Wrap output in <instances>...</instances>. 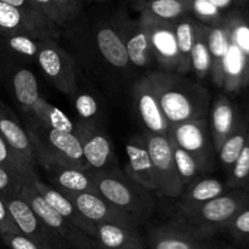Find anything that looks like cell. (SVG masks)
<instances>
[{
  "instance_id": "cell-30",
  "label": "cell",
  "mask_w": 249,
  "mask_h": 249,
  "mask_svg": "<svg viewBox=\"0 0 249 249\" xmlns=\"http://www.w3.org/2000/svg\"><path fill=\"white\" fill-rule=\"evenodd\" d=\"M41 41L34 40L21 34L0 33V51L18 66H29L36 63V53Z\"/></svg>"
},
{
  "instance_id": "cell-26",
  "label": "cell",
  "mask_w": 249,
  "mask_h": 249,
  "mask_svg": "<svg viewBox=\"0 0 249 249\" xmlns=\"http://www.w3.org/2000/svg\"><path fill=\"white\" fill-rule=\"evenodd\" d=\"M97 249H146L147 238L138 229L113 224L96 225Z\"/></svg>"
},
{
  "instance_id": "cell-13",
  "label": "cell",
  "mask_w": 249,
  "mask_h": 249,
  "mask_svg": "<svg viewBox=\"0 0 249 249\" xmlns=\"http://www.w3.org/2000/svg\"><path fill=\"white\" fill-rule=\"evenodd\" d=\"M5 204L22 236L40 249H71L19 196L5 198Z\"/></svg>"
},
{
  "instance_id": "cell-41",
  "label": "cell",
  "mask_w": 249,
  "mask_h": 249,
  "mask_svg": "<svg viewBox=\"0 0 249 249\" xmlns=\"http://www.w3.org/2000/svg\"><path fill=\"white\" fill-rule=\"evenodd\" d=\"M4 233H14V235H21L16 223L12 219L4 199L0 197V236Z\"/></svg>"
},
{
  "instance_id": "cell-45",
  "label": "cell",
  "mask_w": 249,
  "mask_h": 249,
  "mask_svg": "<svg viewBox=\"0 0 249 249\" xmlns=\"http://www.w3.org/2000/svg\"><path fill=\"white\" fill-rule=\"evenodd\" d=\"M243 85H245V88H248V89H249V61H248L247 67H246V71H245V78H243Z\"/></svg>"
},
{
  "instance_id": "cell-28",
  "label": "cell",
  "mask_w": 249,
  "mask_h": 249,
  "mask_svg": "<svg viewBox=\"0 0 249 249\" xmlns=\"http://www.w3.org/2000/svg\"><path fill=\"white\" fill-rule=\"evenodd\" d=\"M247 4L243 0H189V12L199 23L214 27L224 23L229 15Z\"/></svg>"
},
{
  "instance_id": "cell-35",
  "label": "cell",
  "mask_w": 249,
  "mask_h": 249,
  "mask_svg": "<svg viewBox=\"0 0 249 249\" xmlns=\"http://www.w3.org/2000/svg\"><path fill=\"white\" fill-rule=\"evenodd\" d=\"M208 26H204L198 22L191 53V70L194 71L198 83L211 75L212 58L208 46Z\"/></svg>"
},
{
  "instance_id": "cell-43",
  "label": "cell",
  "mask_w": 249,
  "mask_h": 249,
  "mask_svg": "<svg viewBox=\"0 0 249 249\" xmlns=\"http://www.w3.org/2000/svg\"><path fill=\"white\" fill-rule=\"evenodd\" d=\"M17 66L18 65L12 62L2 51H0V84H4L7 75H9L10 72H11L15 67H17Z\"/></svg>"
},
{
  "instance_id": "cell-38",
  "label": "cell",
  "mask_w": 249,
  "mask_h": 249,
  "mask_svg": "<svg viewBox=\"0 0 249 249\" xmlns=\"http://www.w3.org/2000/svg\"><path fill=\"white\" fill-rule=\"evenodd\" d=\"M229 190H249V140L226 175Z\"/></svg>"
},
{
  "instance_id": "cell-21",
  "label": "cell",
  "mask_w": 249,
  "mask_h": 249,
  "mask_svg": "<svg viewBox=\"0 0 249 249\" xmlns=\"http://www.w3.org/2000/svg\"><path fill=\"white\" fill-rule=\"evenodd\" d=\"M2 85L14 97L24 117L31 113L34 106L43 97L40 95L38 79L28 66L15 67Z\"/></svg>"
},
{
  "instance_id": "cell-27",
  "label": "cell",
  "mask_w": 249,
  "mask_h": 249,
  "mask_svg": "<svg viewBox=\"0 0 249 249\" xmlns=\"http://www.w3.org/2000/svg\"><path fill=\"white\" fill-rule=\"evenodd\" d=\"M32 4L58 32L70 28L82 16L88 2L83 0H32Z\"/></svg>"
},
{
  "instance_id": "cell-17",
  "label": "cell",
  "mask_w": 249,
  "mask_h": 249,
  "mask_svg": "<svg viewBox=\"0 0 249 249\" xmlns=\"http://www.w3.org/2000/svg\"><path fill=\"white\" fill-rule=\"evenodd\" d=\"M140 18L147 27L151 50L158 66L157 70L173 73L179 72L180 60L174 23L157 21L145 15H140Z\"/></svg>"
},
{
  "instance_id": "cell-42",
  "label": "cell",
  "mask_w": 249,
  "mask_h": 249,
  "mask_svg": "<svg viewBox=\"0 0 249 249\" xmlns=\"http://www.w3.org/2000/svg\"><path fill=\"white\" fill-rule=\"evenodd\" d=\"M0 242L9 249H40L24 236L14 235V233L1 235L0 236Z\"/></svg>"
},
{
  "instance_id": "cell-40",
  "label": "cell",
  "mask_w": 249,
  "mask_h": 249,
  "mask_svg": "<svg viewBox=\"0 0 249 249\" xmlns=\"http://www.w3.org/2000/svg\"><path fill=\"white\" fill-rule=\"evenodd\" d=\"M22 187H23V185L16 178L9 174L5 169L0 168V197L2 199L19 196Z\"/></svg>"
},
{
  "instance_id": "cell-36",
  "label": "cell",
  "mask_w": 249,
  "mask_h": 249,
  "mask_svg": "<svg viewBox=\"0 0 249 249\" xmlns=\"http://www.w3.org/2000/svg\"><path fill=\"white\" fill-rule=\"evenodd\" d=\"M0 168L16 178L23 186L32 185L36 179H39L36 169L29 168L1 136H0Z\"/></svg>"
},
{
  "instance_id": "cell-2",
  "label": "cell",
  "mask_w": 249,
  "mask_h": 249,
  "mask_svg": "<svg viewBox=\"0 0 249 249\" xmlns=\"http://www.w3.org/2000/svg\"><path fill=\"white\" fill-rule=\"evenodd\" d=\"M169 125L207 118L212 105L209 90L202 83L160 70L145 73Z\"/></svg>"
},
{
  "instance_id": "cell-5",
  "label": "cell",
  "mask_w": 249,
  "mask_h": 249,
  "mask_svg": "<svg viewBox=\"0 0 249 249\" xmlns=\"http://www.w3.org/2000/svg\"><path fill=\"white\" fill-rule=\"evenodd\" d=\"M0 33L21 34L43 43L57 41L60 32L32 0H0Z\"/></svg>"
},
{
  "instance_id": "cell-37",
  "label": "cell",
  "mask_w": 249,
  "mask_h": 249,
  "mask_svg": "<svg viewBox=\"0 0 249 249\" xmlns=\"http://www.w3.org/2000/svg\"><path fill=\"white\" fill-rule=\"evenodd\" d=\"M170 145H172L173 157H174L175 165H177L178 174H179L184 186L186 187L194 180L199 178V175L204 174V172L199 163L190 153H187L186 151L182 150L172 141H170Z\"/></svg>"
},
{
  "instance_id": "cell-3",
  "label": "cell",
  "mask_w": 249,
  "mask_h": 249,
  "mask_svg": "<svg viewBox=\"0 0 249 249\" xmlns=\"http://www.w3.org/2000/svg\"><path fill=\"white\" fill-rule=\"evenodd\" d=\"M97 194L130 214L142 225L152 216L156 199L152 192L143 189L128 177L119 167L102 172H91Z\"/></svg>"
},
{
  "instance_id": "cell-44",
  "label": "cell",
  "mask_w": 249,
  "mask_h": 249,
  "mask_svg": "<svg viewBox=\"0 0 249 249\" xmlns=\"http://www.w3.org/2000/svg\"><path fill=\"white\" fill-rule=\"evenodd\" d=\"M241 109H242L243 117H245V119H246V121H247V123H248V125H249V95H248V97H247V101H246L245 106L241 107Z\"/></svg>"
},
{
  "instance_id": "cell-18",
  "label": "cell",
  "mask_w": 249,
  "mask_h": 249,
  "mask_svg": "<svg viewBox=\"0 0 249 249\" xmlns=\"http://www.w3.org/2000/svg\"><path fill=\"white\" fill-rule=\"evenodd\" d=\"M241 119L242 109L230 96L220 94L213 100L209 109L208 123L215 152H218L224 141L236 130Z\"/></svg>"
},
{
  "instance_id": "cell-9",
  "label": "cell",
  "mask_w": 249,
  "mask_h": 249,
  "mask_svg": "<svg viewBox=\"0 0 249 249\" xmlns=\"http://www.w3.org/2000/svg\"><path fill=\"white\" fill-rule=\"evenodd\" d=\"M216 231L173 220L148 230L147 248L150 249H216L212 237Z\"/></svg>"
},
{
  "instance_id": "cell-11",
  "label": "cell",
  "mask_w": 249,
  "mask_h": 249,
  "mask_svg": "<svg viewBox=\"0 0 249 249\" xmlns=\"http://www.w3.org/2000/svg\"><path fill=\"white\" fill-rule=\"evenodd\" d=\"M168 139L190 153L204 173L211 172L214 168L216 152L207 118L170 125Z\"/></svg>"
},
{
  "instance_id": "cell-10",
  "label": "cell",
  "mask_w": 249,
  "mask_h": 249,
  "mask_svg": "<svg viewBox=\"0 0 249 249\" xmlns=\"http://www.w3.org/2000/svg\"><path fill=\"white\" fill-rule=\"evenodd\" d=\"M152 160L153 172L157 180V194L168 198H177L184 192L185 186L178 174L177 165L168 136L158 135L151 131L141 130Z\"/></svg>"
},
{
  "instance_id": "cell-34",
  "label": "cell",
  "mask_w": 249,
  "mask_h": 249,
  "mask_svg": "<svg viewBox=\"0 0 249 249\" xmlns=\"http://www.w3.org/2000/svg\"><path fill=\"white\" fill-rule=\"evenodd\" d=\"M249 140V125L247 121L245 119L242 114V119H241L240 124L236 128V130L224 141L221 147L216 152V157H218L219 162H220L221 167L225 170L226 175L230 172L232 168L233 163L241 155V152L245 148L246 143Z\"/></svg>"
},
{
  "instance_id": "cell-46",
  "label": "cell",
  "mask_w": 249,
  "mask_h": 249,
  "mask_svg": "<svg viewBox=\"0 0 249 249\" xmlns=\"http://www.w3.org/2000/svg\"><path fill=\"white\" fill-rule=\"evenodd\" d=\"M218 249H237V248H236L235 246L229 245V246H225V247H221V248H218Z\"/></svg>"
},
{
  "instance_id": "cell-15",
  "label": "cell",
  "mask_w": 249,
  "mask_h": 249,
  "mask_svg": "<svg viewBox=\"0 0 249 249\" xmlns=\"http://www.w3.org/2000/svg\"><path fill=\"white\" fill-rule=\"evenodd\" d=\"M61 194L70 199L77 207L78 211L94 225L113 224L129 229H138L141 225L130 214L109 203L100 195L73 194V192H61Z\"/></svg>"
},
{
  "instance_id": "cell-32",
  "label": "cell",
  "mask_w": 249,
  "mask_h": 249,
  "mask_svg": "<svg viewBox=\"0 0 249 249\" xmlns=\"http://www.w3.org/2000/svg\"><path fill=\"white\" fill-rule=\"evenodd\" d=\"M197 24L198 22L194 18L190 12L174 22V31L180 60L178 74H186L191 71V53L195 44V38H196Z\"/></svg>"
},
{
  "instance_id": "cell-39",
  "label": "cell",
  "mask_w": 249,
  "mask_h": 249,
  "mask_svg": "<svg viewBox=\"0 0 249 249\" xmlns=\"http://www.w3.org/2000/svg\"><path fill=\"white\" fill-rule=\"evenodd\" d=\"M224 231L233 238L236 245L249 249V206L241 211Z\"/></svg>"
},
{
  "instance_id": "cell-1",
  "label": "cell",
  "mask_w": 249,
  "mask_h": 249,
  "mask_svg": "<svg viewBox=\"0 0 249 249\" xmlns=\"http://www.w3.org/2000/svg\"><path fill=\"white\" fill-rule=\"evenodd\" d=\"M114 6L111 2H99L88 7L57 38L80 73L112 99L130 91L139 78L119 38Z\"/></svg>"
},
{
  "instance_id": "cell-4",
  "label": "cell",
  "mask_w": 249,
  "mask_h": 249,
  "mask_svg": "<svg viewBox=\"0 0 249 249\" xmlns=\"http://www.w3.org/2000/svg\"><path fill=\"white\" fill-rule=\"evenodd\" d=\"M24 129L33 147L36 164L55 163L90 172L79 141L73 133L55 130L32 122H26Z\"/></svg>"
},
{
  "instance_id": "cell-29",
  "label": "cell",
  "mask_w": 249,
  "mask_h": 249,
  "mask_svg": "<svg viewBox=\"0 0 249 249\" xmlns=\"http://www.w3.org/2000/svg\"><path fill=\"white\" fill-rule=\"evenodd\" d=\"M228 191V186L221 180L208 177L197 178L185 187L181 195V202L178 206L177 212L191 211Z\"/></svg>"
},
{
  "instance_id": "cell-24",
  "label": "cell",
  "mask_w": 249,
  "mask_h": 249,
  "mask_svg": "<svg viewBox=\"0 0 249 249\" xmlns=\"http://www.w3.org/2000/svg\"><path fill=\"white\" fill-rule=\"evenodd\" d=\"M33 187L45 199L46 203L51 208L55 209L63 218L67 219L73 226H75L78 230L82 231L84 235H87L88 237L92 238L95 241V238H96V225H94L91 221L88 220L70 199L66 198L60 191L51 187L50 185H46L40 179H36L33 182Z\"/></svg>"
},
{
  "instance_id": "cell-16",
  "label": "cell",
  "mask_w": 249,
  "mask_h": 249,
  "mask_svg": "<svg viewBox=\"0 0 249 249\" xmlns=\"http://www.w3.org/2000/svg\"><path fill=\"white\" fill-rule=\"evenodd\" d=\"M129 94L142 129L158 135L168 136L170 125L158 104L152 85L145 74L134 82Z\"/></svg>"
},
{
  "instance_id": "cell-33",
  "label": "cell",
  "mask_w": 249,
  "mask_h": 249,
  "mask_svg": "<svg viewBox=\"0 0 249 249\" xmlns=\"http://www.w3.org/2000/svg\"><path fill=\"white\" fill-rule=\"evenodd\" d=\"M24 118L26 122L40 124L55 130L66 131V133H73L74 130V123L71 121L70 117L63 113L60 108L46 101L44 97L39 100L31 113L27 114Z\"/></svg>"
},
{
  "instance_id": "cell-31",
  "label": "cell",
  "mask_w": 249,
  "mask_h": 249,
  "mask_svg": "<svg viewBox=\"0 0 249 249\" xmlns=\"http://www.w3.org/2000/svg\"><path fill=\"white\" fill-rule=\"evenodd\" d=\"M131 6L140 15L170 23L189 14V0H140L131 2Z\"/></svg>"
},
{
  "instance_id": "cell-14",
  "label": "cell",
  "mask_w": 249,
  "mask_h": 249,
  "mask_svg": "<svg viewBox=\"0 0 249 249\" xmlns=\"http://www.w3.org/2000/svg\"><path fill=\"white\" fill-rule=\"evenodd\" d=\"M73 134L79 141L83 157L90 172H102L119 167L113 146L104 129L75 123Z\"/></svg>"
},
{
  "instance_id": "cell-6",
  "label": "cell",
  "mask_w": 249,
  "mask_h": 249,
  "mask_svg": "<svg viewBox=\"0 0 249 249\" xmlns=\"http://www.w3.org/2000/svg\"><path fill=\"white\" fill-rule=\"evenodd\" d=\"M248 206L249 190H229L221 196L191 211L175 212L174 220L220 232Z\"/></svg>"
},
{
  "instance_id": "cell-22",
  "label": "cell",
  "mask_w": 249,
  "mask_h": 249,
  "mask_svg": "<svg viewBox=\"0 0 249 249\" xmlns=\"http://www.w3.org/2000/svg\"><path fill=\"white\" fill-rule=\"evenodd\" d=\"M40 167L45 170L50 186L57 191L99 195L92 180L91 172L55 163H49Z\"/></svg>"
},
{
  "instance_id": "cell-20",
  "label": "cell",
  "mask_w": 249,
  "mask_h": 249,
  "mask_svg": "<svg viewBox=\"0 0 249 249\" xmlns=\"http://www.w3.org/2000/svg\"><path fill=\"white\" fill-rule=\"evenodd\" d=\"M128 164L123 172L143 189L157 194V180L153 172L152 160L142 135L134 134L125 146Z\"/></svg>"
},
{
  "instance_id": "cell-12",
  "label": "cell",
  "mask_w": 249,
  "mask_h": 249,
  "mask_svg": "<svg viewBox=\"0 0 249 249\" xmlns=\"http://www.w3.org/2000/svg\"><path fill=\"white\" fill-rule=\"evenodd\" d=\"M19 197L33 209L34 213L40 216L41 220L53 232L57 233L70 246L71 249H97L96 242L92 238L84 235L46 203L45 199L36 191L33 184L22 187Z\"/></svg>"
},
{
  "instance_id": "cell-8",
  "label": "cell",
  "mask_w": 249,
  "mask_h": 249,
  "mask_svg": "<svg viewBox=\"0 0 249 249\" xmlns=\"http://www.w3.org/2000/svg\"><path fill=\"white\" fill-rule=\"evenodd\" d=\"M36 63L53 88L70 99L82 75L72 56L56 40L43 41L39 46Z\"/></svg>"
},
{
  "instance_id": "cell-25",
  "label": "cell",
  "mask_w": 249,
  "mask_h": 249,
  "mask_svg": "<svg viewBox=\"0 0 249 249\" xmlns=\"http://www.w3.org/2000/svg\"><path fill=\"white\" fill-rule=\"evenodd\" d=\"M231 44V28L228 18L219 26L209 27L208 46L212 58V82L218 88H224L226 82V58Z\"/></svg>"
},
{
  "instance_id": "cell-23",
  "label": "cell",
  "mask_w": 249,
  "mask_h": 249,
  "mask_svg": "<svg viewBox=\"0 0 249 249\" xmlns=\"http://www.w3.org/2000/svg\"><path fill=\"white\" fill-rule=\"evenodd\" d=\"M0 136L9 143L18 157L32 169L36 168L33 147L26 129L19 123L16 114L0 100Z\"/></svg>"
},
{
  "instance_id": "cell-7",
  "label": "cell",
  "mask_w": 249,
  "mask_h": 249,
  "mask_svg": "<svg viewBox=\"0 0 249 249\" xmlns=\"http://www.w3.org/2000/svg\"><path fill=\"white\" fill-rule=\"evenodd\" d=\"M114 18L119 38L123 43L134 72L138 75L142 73L143 75L146 72L152 70L155 63L147 27L140 17H130L126 4L124 2L114 6Z\"/></svg>"
},
{
  "instance_id": "cell-19",
  "label": "cell",
  "mask_w": 249,
  "mask_h": 249,
  "mask_svg": "<svg viewBox=\"0 0 249 249\" xmlns=\"http://www.w3.org/2000/svg\"><path fill=\"white\" fill-rule=\"evenodd\" d=\"M70 100L77 116L75 123L104 129L101 125L105 118V101L101 91L83 74L79 77L77 88Z\"/></svg>"
}]
</instances>
